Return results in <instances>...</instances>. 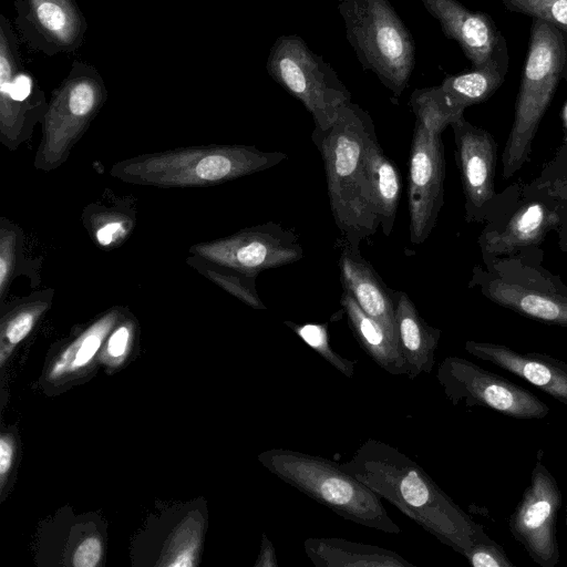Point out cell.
<instances>
[{
  "instance_id": "obj_1",
  "label": "cell",
  "mask_w": 567,
  "mask_h": 567,
  "mask_svg": "<svg viewBox=\"0 0 567 567\" xmlns=\"http://www.w3.org/2000/svg\"><path fill=\"white\" fill-rule=\"evenodd\" d=\"M342 467L439 542L465 556L487 535L412 458L367 440Z\"/></svg>"
},
{
  "instance_id": "obj_2",
  "label": "cell",
  "mask_w": 567,
  "mask_h": 567,
  "mask_svg": "<svg viewBox=\"0 0 567 567\" xmlns=\"http://www.w3.org/2000/svg\"><path fill=\"white\" fill-rule=\"evenodd\" d=\"M374 134L369 113L350 101L329 127H315L311 135L323 162L334 223L354 247L380 227L365 169V153Z\"/></svg>"
},
{
  "instance_id": "obj_3",
  "label": "cell",
  "mask_w": 567,
  "mask_h": 567,
  "mask_svg": "<svg viewBox=\"0 0 567 567\" xmlns=\"http://www.w3.org/2000/svg\"><path fill=\"white\" fill-rule=\"evenodd\" d=\"M286 158L282 152L251 145H202L130 157L113 164L110 175L141 186L204 187L266 171Z\"/></svg>"
},
{
  "instance_id": "obj_4",
  "label": "cell",
  "mask_w": 567,
  "mask_h": 567,
  "mask_svg": "<svg viewBox=\"0 0 567 567\" xmlns=\"http://www.w3.org/2000/svg\"><path fill=\"white\" fill-rule=\"evenodd\" d=\"M259 462L278 478L344 519L390 534L401 528L388 515L380 497L329 458L287 449H271Z\"/></svg>"
},
{
  "instance_id": "obj_5",
  "label": "cell",
  "mask_w": 567,
  "mask_h": 567,
  "mask_svg": "<svg viewBox=\"0 0 567 567\" xmlns=\"http://www.w3.org/2000/svg\"><path fill=\"white\" fill-rule=\"evenodd\" d=\"M566 63L564 32L534 18L514 122L503 155V176H513L528 158L538 125L550 104Z\"/></svg>"
},
{
  "instance_id": "obj_6",
  "label": "cell",
  "mask_w": 567,
  "mask_h": 567,
  "mask_svg": "<svg viewBox=\"0 0 567 567\" xmlns=\"http://www.w3.org/2000/svg\"><path fill=\"white\" fill-rule=\"evenodd\" d=\"M338 10L361 65L399 97L415 65V43L389 0H342Z\"/></svg>"
},
{
  "instance_id": "obj_7",
  "label": "cell",
  "mask_w": 567,
  "mask_h": 567,
  "mask_svg": "<svg viewBox=\"0 0 567 567\" xmlns=\"http://www.w3.org/2000/svg\"><path fill=\"white\" fill-rule=\"evenodd\" d=\"M107 87L99 70L74 60L52 92L42 120V136L34 166L50 172L62 165L107 100Z\"/></svg>"
},
{
  "instance_id": "obj_8",
  "label": "cell",
  "mask_w": 567,
  "mask_h": 567,
  "mask_svg": "<svg viewBox=\"0 0 567 567\" xmlns=\"http://www.w3.org/2000/svg\"><path fill=\"white\" fill-rule=\"evenodd\" d=\"M271 79L311 113L315 127L327 128L351 93L332 66L297 34H285L272 44L266 63Z\"/></svg>"
},
{
  "instance_id": "obj_9",
  "label": "cell",
  "mask_w": 567,
  "mask_h": 567,
  "mask_svg": "<svg viewBox=\"0 0 567 567\" xmlns=\"http://www.w3.org/2000/svg\"><path fill=\"white\" fill-rule=\"evenodd\" d=\"M485 262L487 269H473L470 287L478 286L487 299L522 316L567 327V288L556 277L520 258Z\"/></svg>"
},
{
  "instance_id": "obj_10",
  "label": "cell",
  "mask_w": 567,
  "mask_h": 567,
  "mask_svg": "<svg viewBox=\"0 0 567 567\" xmlns=\"http://www.w3.org/2000/svg\"><path fill=\"white\" fill-rule=\"evenodd\" d=\"M48 102L37 79L24 65L19 35L0 14V141L14 150L42 123Z\"/></svg>"
},
{
  "instance_id": "obj_11",
  "label": "cell",
  "mask_w": 567,
  "mask_h": 567,
  "mask_svg": "<svg viewBox=\"0 0 567 567\" xmlns=\"http://www.w3.org/2000/svg\"><path fill=\"white\" fill-rule=\"evenodd\" d=\"M436 379L453 405L484 406L522 420L544 419L549 408L530 391L460 357H446Z\"/></svg>"
},
{
  "instance_id": "obj_12",
  "label": "cell",
  "mask_w": 567,
  "mask_h": 567,
  "mask_svg": "<svg viewBox=\"0 0 567 567\" xmlns=\"http://www.w3.org/2000/svg\"><path fill=\"white\" fill-rule=\"evenodd\" d=\"M189 252L252 277L303 257L299 235L274 221L246 227L212 241L194 244Z\"/></svg>"
},
{
  "instance_id": "obj_13",
  "label": "cell",
  "mask_w": 567,
  "mask_h": 567,
  "mask_svg": "<svg viewBox=\"0 0 567 567\" xmlns=\"http://www.w3.org/2000/svg\"><path fill=\"white\" fill-rule=\"evenodd\" d=\"M563 495L550 471L537 458L530 484L509 517V529L533 561L555 567L559 561L556 520Z\"/></svg>"
},
{
  "instance_id": "obj_14",
  "label": "cell",
  "mask_w": 567,
  "mask_h": 567,
  "mask_svg": "<svg viewBox=\"0 0 567 567\" xmlns=\"http://www.w3.org/2000/svg\"><path fill=\"white\" fill-rule=\"evenodd\" d=\"M441 134L415 120L408 175L410 239L414 245L423 244L430 236L444 202L445 159Z\"/></svg>"
},
{
  "instance_id": "obj_15",
  "label": "cell",
  "mask_w": 567,
  "mask_h": 567,
  "mask_svg": "<svg viewBox=\"0 0 567 567\" xmlns=\"http://www.w3.org/2000/svg\"><path fill=\"white\" fill-rule=\"evenodd\" d=\"M19 38L33 51L52 56L76 51L87 21L75 0H14Z\"/></svg>"
},
{
  "instance_id": "obj_16",
  "label": "cell",
  "mask_w": 567,
  "mask_h": 567,
  "mask_svg": "<svg viewBox=\"0 0 567 567\" xmlns=\"http://www.w3.org/2000/svg\"><path fill=\"white\" fill-rule=\"evenodd\" d=\"M451 126L465 197V219L482 220L495 196L497 145L488 132L472 125L464 116Z\"/></svg>"
},
{
  "instance_id": "obj_17",
  "label": "cell",
  "mask_w": 567,
  "mask_h": 567,
  "mask_svg": "<svg viewBox=\"0 0 567 567\" xmlns=\"http://www.w3.org/2000/svg\"><path fill=\"white\" fill-rule=\"evenodd\" d=\"M340 248V281L361 309L380 322L399 342L395 324V290L390 289L371 264L365 260L359 247L352 246L344 237L336 241Z\"/></svg>"
},
{
  "instance_id": "obj_18",
  "label": "cell",
  "mask_w": 567,
  "mask_h": 567,
  "mask_svg": "<svg viewBox=\"0 0 567 567\" xmlns=\"http://www.w3.org/2000/svg\"><path fill=\"white\" fill-rule=\"evenodd\" d=\"M465 350L539 388L567 406V363L544 353H519L506 346L466 341Z\"/></svg>"
},
{
  "instance_id": "obj_19",
  "label": "cell",
  "mask_w": 567,
  "mask_h": 567,
  "mask_svg": "<svg viewBox=\"0 0 567 567\" xmlns=\"http://www.w3.org/2000/svg\"><path fill=\"white\" fill-rule=\"evenodd\" d=\"M441 24L449 39L455 40L474 68L488 62L503 40L492 19L472 12L457 0H421Z\"/></svg>"
},
{
  "instance_id": "obj_20",
  "label": "cell",
  "mask_w": 567,
  "mask_h": 567,
  "mask_svg": "<svg viewBox=\"0 0 567 567\" xmlns=\"http://www.w3.org/2000/svg\"><path fill=\"white\" fill-rule=\"evenodd\" d=\"M395 300L399 344L408 365L406 375L413 380L421 373L432 371L441 330L425 322L404 291L395 290Z\"/></svg>"
},
{
  "instance_id": "obj_21",
  "label": "cell",
  "mask_w": 567,
  "mask_h": 567,
  "mask_svg": "<svg viewBox=\"0 0 567 567\" xmlns=\"http://www.w3.org/2000/svg\"><path fill=\"white\" fill-rule=\"evenodd\" d=\"M558 224V215L544 203H527L517 209L506 224L495 230H485L480 239L484 259L509 254L538 244L544 235Z\"/></svg>"
},
{
  "instance_id": "obj_22",
  "label": "cell",
  "mask_w": 567,
  "mask_h": 567,
  "mask_svg": "<svg viewBox=\"0 0 567 567\" xmlns=\"http://www.w3.org/2000/svg\"><path fill=\"white\" fill-rule=\"evenodd\" d=\"M303 547L317 567H416L393 550L343 538L310 537Z\"/></svg>"
},
{
  "instance_id": "obj_23",
  "label": "cell",
  "mask_w": 567,
  "mask_h": 567,
  "mask_svg": "<svg viewBox=\"0 0 567 567\" xmlns=\"http://www.w3.org/2000/svg\"><path fill=\"white\" fill-rule=\"evenodd\" d=\"M340 303L347 313L348 324L364 352L385 372L393 375L408 374L400 344L388 330L367 315L344 289Z\"/></svg>"
},
{
  "instance_id": "obj_24",
  "label": "cell",
  "mask_w": 567,
  "mask_h": 567,
  "mask_svg": "<svg viewBox=\"0 0 567 567\" xmlns=\"http://www.w3.org/2000/svg\"><path fill=\"white\" fill-rule=\"evenodd\" d=\"M502 40L494 56L480 68L446 76L437 85L447 104L463 114L471 105L487 100L503 83L506 73V48Z\"/></svg>"
},
{
  "instance_id": "obj_25",
  "label": "cell",
  "mask_w": 567,
  "mask_h": 567,
  "mask_svg": "<svg viewBox=\"0 0 567 567\" xmlns=\"http://www.w3.org/2000/svg\"><path fill=\"white\" fill-rule=\"evenodd\" d=\"M365 169L371 203L382 233L389 236L393 229L401 194V177L396 165L383 152L377 134L369 141Z\"/></svg>"
},
{
  "instance_id": "obj_26",
  "label": "cell",
  "mask_w": 567,
  "mask_h": 567,
  "mask_svg": "<svg viewBox=\"0 0 567 567\" xmlns=\"http://www.w3.org/2000/svg\"><path fill=\"white\" fill-rule=\"evenodd\" d=\"M83 221L96 245L103 248L122 244L134 228L133 215L115 207H86Z\"/></svg>"
},
{
  "instance_id": "obj_27",
  "label": "cell",
  "mask_w": 567,
  "mask_h": 567,
  "mask_svg": "<svg viewBox=\"0 0 567 567\" xmlns=\"http://www.w3.org/2000/svg\"><path fill=\"white\" fill-rule=\"evenodd\" d=\"M186 262L218 287L254 309H267L256 289V278L190 255Z\"/></svg>"
},
{
  "instance_id": "obj_28",
  "label": "cell",
  "mask_w": 567,
  "mask_h": 567,
  "mask_svg": "<svg viewBox=\"0 0 567 567\" xmlns=\"http://www.w3.org/2000/svg\"><path fill=\"white\" fill-rule=\"evenodd\" d=\"M118 311L114 309L86 329L61 355L52 370L51 375L56 377L66 369L76 370L86 365L100 349L103 339L114 327L118 319Z\"/></svg>"
},
{
  "instance_id": "obj_29",
  "label": "cell",
  "mask_w": 567,
  "mask_h": 567,
  "mask_svg": "<svg viewBox=\"0 0 567 567\" xmlns=\"http://www.w3.org/2000/svg\"><path fill=\"white\" fill-rule=\"evenodd\" d=\"M410 105L415 120L437 133L463 117L447 104L439 86L416 89L410 97Z\"/></svg>"
},
{
  "instance_id": "obj_30",
  "label": "cell",
  "mask_w": 567,
  "mask_h": 567,
  "mask_svg": "<svg viewBox=\"0 0 567 567\" xmlns=\"http://www.w3.org/2000/svg\"><path fill=\"white\" fill-rule=\"evenodd\" d=\"M52 290L41 291L17 306L2 324V338L10 346L22 341L32 330L39 317L49 308Z\"/></svg>"
},
{
  "instance_id": "obj_31",
  "label": "cell",
  "mask_w": 567,
  "mask_h": 567,
  "mask_svg": "<svg viewBox=\"0 0 567 567\" xmlns=\"http://www.w3.org/2000/svg\"><path fill=\"white\" fill-rule=\"evenodd\" d=\"M285 324L336 370L348 378L353 377L357 361L348 360L332 349L326 323L299 324L292 321H285Z\"/></svg>"
},
{
  "instance_id": "obj_32",
  "label": "cell",
  "mask_w": 567,
  "mask_h": 567,
  "mask_svg": "<svg viewBox=\"0 0 567 567\" xmlns=\"http://www.w3.org/2000/svg\"><path fill=\"white\" fill-rule=\"evenodd\" d=\"M21 234L18 226L1 219L0 226V297L4 298L17 271Z\"/></svg>"
},
{
  "instance_id": "obj_33",
  "label": "cell",
  "mask_w": 567,
  "mask_h": 567,
  "mask_svg": "<svg viewBox=\"0 0 567 567\" xmlns=\"http://www.w3.org/2000/svg\"><path fill=\"white\" fill-rule=\"evenodd\" d=\"M515 12L544 20L567 33V0H503Z\"/></svg>"
},
{
  "instance_id": "obj_34",
  "label": "cell",
  "mask_w": 567,
  "mask_h": 567,
  "mask_svg": "<svg viewBox=\"0 0 567 567\" xmlns=\"http://www.w3.org/2000/svg\"><path fill=\"white\" fill-rule=\"evenodd\" d=\"M474 567H513L505 550L488 536L473 544L464 556Z\"/></svg>"
},
{
  "instance_id": "obj_35",
  "label": "cell",
  "mask_w": 567,
  "mask_h": 567,
  "mask_svg": "<svg viewBox=\"0 0 567 567\" xmlns=\"http://www.w3.org/2000/svg\"><path fill=\"white\" fill-rule=\"evenodd\" d=\"M102 554L101 543L95 537L83 540L73 556V565L76 567H94Z\"/></svg>"
},
{
  "instance_id": "obj_36",
  "label": "cell",
  "mask_w": 567,
  "mask_h": 567,
  "mask_svg": "<svg viewBox=\"0 0 567 567\" xmlns=\"http://www.w3.org/2000/svg\"><path fill=\"white\" fill-rule=\"evenodd\" d=\"M131 336V323L123 322L117 326L107 340V353L113 358L122 357L128 348Z\"/></svg>"
},
{
  "instance_id": "obj_37",
  "label": "cell",
  "mask_w": 567,
  "mask_h": 567,
  "mask_svg": "<svg viewBox=\"0 0 567 567\" xmlns=\"http://www.w3.org/2000/svg\"><path fill=\"white\" fill-rule=\"evenodd\" d=\"M13 460V443L9 436H2L0 441V473L3 487L7 473L10 471Z\"/></svg>"
},
{
  "instance_id": "obj_38",
  "label": "cell",
  "mask_w": 567,
  "mask_h": 567,
  "mask_svg": "<svg viewBox=\"0 0 567 567\" xmlns=\"http://www.w3.org/2000/svg\"><path fill=\"white\" fill-rule=\"evenodd\" d=\"M256 567H277L278 560L276 556L275 548L271 542L267 538L266 534H262V543L260 554L258 556L257 561L255 563Z\"/></svg>"
},
{
  "instance_id": "obj_39",
  "label": "cell",
  "mask_w": 567,
  "mask_h": 567,
  "mask_svg": "<svg viewBox=\"0 0 567 567\" xmlns=\"http://www.w3.org/2000/svg\"><path fill=\"white\" fill-rule=\"evenodd\" d=\"M565 524H566V528H567V503H566V508H565Z\"/></svg>"
},
{
  "instance_id": "obj_40",
  "label": "cell",
  "mask_w": 567,
  "mask_h": 567,
  "mask_svg": "<svg viewBox=\"0 0 567 567\" xmlns=\"http://www.w3.org/2000/svg\"><path fill=\"white\" fill-rule=\"evenodd\" d=\"M564 245H565V248L567 249V239H566V241H565V244H564Z\"/></svg>"
},
{
  "instance_id": "obj_41",
  "label": "cell",
  "mask_w": 567,
  "mask_h": 567,
  "mask_svg": "<svg viewBox=\"0 0 567 567\" xmlns=\"http://www.w3.org/2000/svg\"><path fill=\"white\" fill-rule=\"evenodd\" d=\"M336 1L341 2L342 0H336Z\"/></svg>"
}]
</instances>
